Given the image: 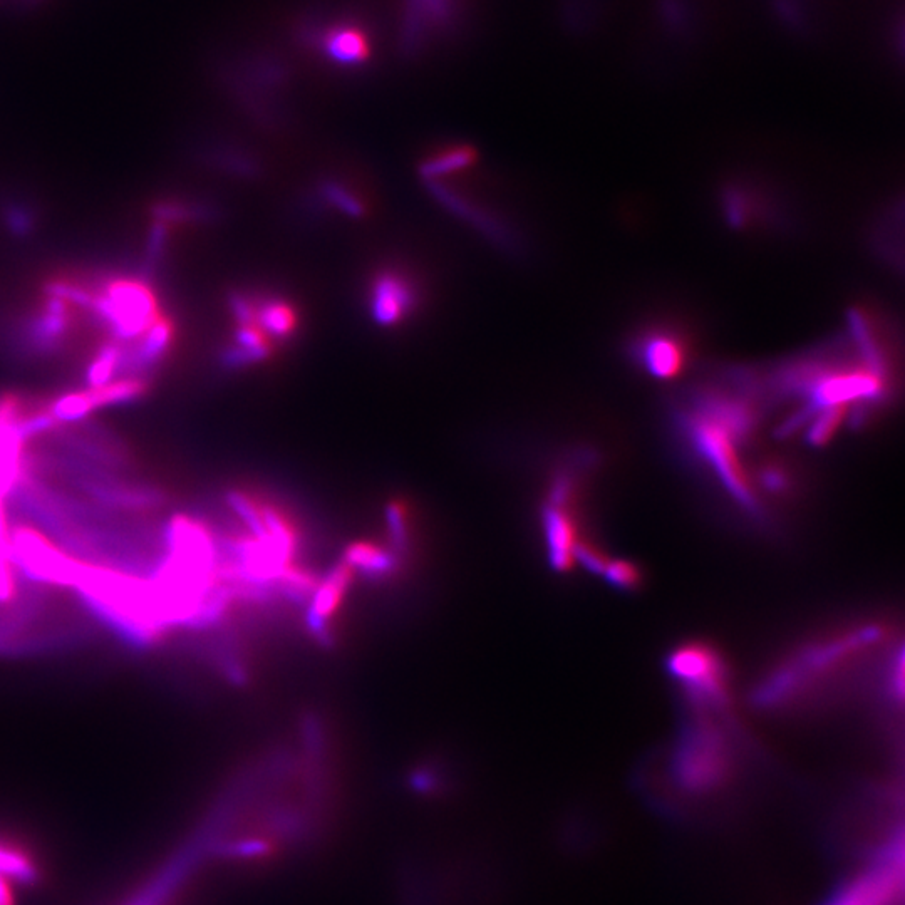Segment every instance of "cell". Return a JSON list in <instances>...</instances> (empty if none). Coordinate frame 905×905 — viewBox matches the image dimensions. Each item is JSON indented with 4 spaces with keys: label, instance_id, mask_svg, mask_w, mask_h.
Segmentation results:
<instances>
[{
    "label": "cell",
    "instance_id": "cell-4",
    "mask_svg": "<svg viewBox=\"0 0 905 905\" xmlns=\"http://www.w3.org/2000/svg\"><path fill=\"white\" fill-rule=\"evenodd\" d=\"M730 765V746L716 726L701 721L684 731L674 756V773L681 787L694 793L709 792L726 778Z\"/></svg>",
    "mask_w": 905,
    "mask_h": 905
},
{
    "label": "cell",
    "instance_id": "cell-12",
    "mask_svg": "<svg viewBox=\"0 0 905 905\" xmlns=\"http://www.w3.org/2000/svg\"><path fill=\"white\" fill-rule=\"evenodd\" d=\"M121 356L123 346L118 342L109 341L99 347L98 354L91 359L86 368L88 388H101L118 378Z\"/></svg>",
    "mask_w": 905,
    "mask_h": 905
},
{
    "label": "cell",
    "instance_id": "cell-8",
    "mask_svg": "<svg viewBox=\"0 0 905 905\" xmlns=\"http://www.w3.org/2000/svg\"><path fill=\"white\" fill-rule=\"evenodd\" d=\"M642 366L656 378L673 379L688 364V344L669 331H652L637 346Z\"/></svg>",
    "mask_w": 905,
    "mask_h": 905
},
{
    "label": "cell",
    "instance_id": "cell-9",
    "mask_svg": "<svg viewBox=\"0 0 905 905\" xmlns=\"http://www.w3.org/2000/svg\"><path fill=\"white\" fill-rule=\"evenodd\" d=\"M71 326L69 304L47 295L44 306L32 317L26 329V341L37 352H49L63 342Z\"/></svg>",
    "mask_w": 905,
    "mask_h": 905
},
{
    "label": "cell",
    "instance_id": "cell-14",
    "mask_svg": "<svg viewBox=\"0 0 905 905\" xmlns=\"http://www.w3.org/2000/svg\"><path fill=\"white\" fill-rule=\"evenodd\" d=\"M414 16L423 24H435L451 9V0H413Z\"/></svg>",
    "mask_w": 905,
    "mask_h": 905
},
{
    "label": "cell",
    "instance_id": "cell-6",
    "mask_svg": "<svg viewBox=\"0 0 905 905\" xmlns=\"http://www.w3.org/2000/svg\"><path fill=\"white\" fill-rule=\"evenodd\" d=\"M902 837L890 842L867 869L855 875L825 905H900L904 892Z\"/></svg>",
    "mask_w": 905,
    "mask_h": 905
},
{
    "label": "cell",
    "instance_id": "cell-10",
    "mask_svg": "<svg viewBox=\"0 0 905 905\" xmlns=\"http://www.w3.org/2000/svg\"><path fill=\"white\" fill-rule=\"evenodd\" d=\"M324 47L329 57L341 64L361 63L369 56L368 37L354 27H337L327 32Z\"/></svg>",
    "mask_w": 905,
    "mask_h": 905
},
{
    "label": "cell",
    "instance_id": "cell-7",
    "mask_svg": "<svg viewBox=\"0 0 905 905\" xmlns=\"http://www.w3.org/2000/svg\"><path fill=\"white\" fill-rule=\"evenodd\" d=\"M41 879V860L31 843L0 830V905H19L21 890L36 887Z\"/></svg>",
    "mask_w": 905,
    "mask_h": 905
},
{
    "label": "cell",
    "instance_id": "cell-1",
    "mask_svg": "<svg viewBox=\"0 0 905 905\" xmlns=\"http://www.w3.org/2000/svg\"><path fill=\"white\" fill-rule=\"evenodd\" d=\"M681 425L731 497L748 512H758L760 502L740 458V446L756 425L753 404L740 394L708 391L694 398Z\"/></svg>",
    "mask_w": 905,
    "mask_h": 905
},
{
    "label": "cell",
    "instance_id": "cell-11",
    "mask_svg": "<svg viewBox=\"0 0 905 905\" xmlns=\"http://www.w3.org/2000/svg\"><path fill=\"white\" fill-rule=\"evenodd\" d=\"M408 289L403 282L393 277H384L376 287V299H374V311L381 322H393L403 314L408 307Z\"/></svg>",
    "mask_w": 905,
    "mask_h": 905
},
{
    "label": "cell",
    "instance_id": "cell-2",
    "mask_svg": "<svg viewBox=\"0 0 905 905\" xmlns=\"http://www.w3.org/2000/svg\"><path fill=\"white\" fill-rule=\"evenodd\" d=\"M884 636L879 626L857 627L840 636L830 637L827 641L815 642L800 654L792 657L787 664L776 669L765 683L758 689V703L780 704L792 699L803 689H807L812 681H820L823 676L835 673L849 664L860 652L874 646Z\"/></svg>",
    "mask_w": 905,
    "mask_h": 905
},
{
    "label": "cell",
    "instance_id": "cell-3",
    "mask_svg": "<svg viewBox=\"0 0 905 905\" xmlns=\"http://www.w3.org/2000/svg\"><path fill=\"white\" fill-rule=\"evenodd\" d=\"M88 311L121 346L138 341L161 316L155 292L138 279L109 280L94 290Z\"/></svg>",
    "mask_w": 905,
    "mask_h": 905
},
{
    "label": "cell",
    "instance_id": "cell-13",
    "mask_svg": "<svg viewBox=\"0 0 905 905\" xmlns=\"http://www.w3.org/2000/svg\"><path fill=\"white\" fill-rule=\"evenodd\" d=\"M604 574L614 587L622 590L637 589V585L641 584V570L627 560L609 562Z\"/></svg>",
    "mask_w": 905,
    "mask_h": 905
},
{
    "label": "cell",
    "instance_id": "cell-15",
    "mask_svg": "<svg viewBox=\"0 0 905 905\" xmlns=\"http://www.w3.org/2000/svg\"><path fill=\"white\" fill-rule=\"evenodd\" d=\"M264 324L275 334H285L292 326V314L282 304H272L265 307Z\"/></svg>",
    "mask_w": 905,
    "mask_h": 905
},
{
    "label": "cell",
    "instance_id": "cell-5",
    "mask_svg": "<svg viewBox=\"0 0 905 905\" xmlns=\"http://www.w3.org/2000/svg\"><path fill=\"white\" fill-rule=\"evenodd\" d=\"M669 673L683 684L694 706L709 711L723 708L730 694V673L718 651L691 642L669 656Z\"/></svg>",
    "mask_w": 905,
    "mask_h": 905
}]
</instances>
